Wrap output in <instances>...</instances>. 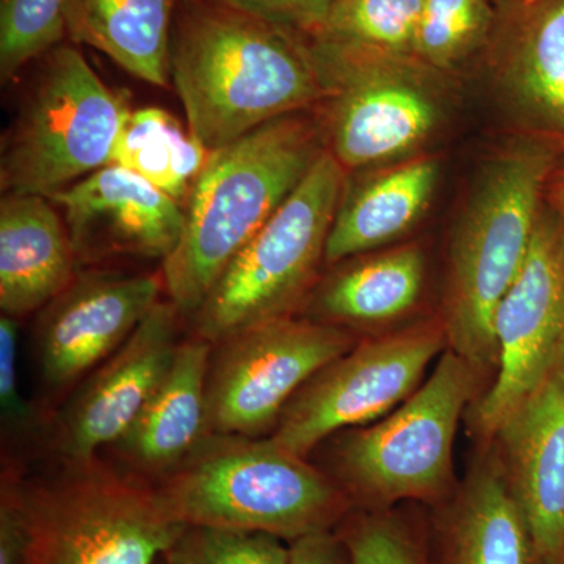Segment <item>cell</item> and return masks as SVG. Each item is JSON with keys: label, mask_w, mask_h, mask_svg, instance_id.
I'll return each mask as SVG.
<instances>
[{"label": "cell", "mask_w": 564, "mask_h": 564, "mask_svg": "<svg viewBox=\"0 0 564 564\" xmlns=\"http://www.w3.org/2000/svg\"><path fill=\"white\" fill-rule=\"evenodd\" d=\"M545 204L564 218V162L549 181L545 188Z\"/></svg>", "instance_id": "cell-34"}, {"label": "cell", "mask_w": 564, "mask_h": 564, "mask_svg": "<svg viewBox=\"0 0 564 564\" xmlns=\"http://www.w3.org/2000/svg\"><path fill=\"white\" fill-rule=\"evenodd\" d=\"M182 315L159 302L128 340L51 415L44 444L55 458L85 459L128 433L159 388L180 347Z\"/></svg>", "instance_id": "cell-13"}, {"label": "cell", "mask_w": 564, "mask_h": 564, "mask_svg": "<svg viewBox=\"0 0 564 564\" xmlns=\"http://www.w3.org/2000/svg\"><path fill=\"white\" fill-rule=\"evenodd\" d=\"M447 348L441 317L359 340L295 393L270 437L307 458L334 434L392 413L421 388L430 364Z\"/></svg>", "instance_id": "cell-10"}, {"label": "cell", "mask_w": 564, "mask_h": 564, "mask_svg": "<svg viewBox=\"0 0 564 564\" xmlns=\"http://www.w3.org/2000/svg\"><path fill=\"white\" fill-rule=\"evenodd\" d=\"M326 151L347 173L422 154L447 122L456 76L413 54L311 36Z\"/></svg>", "instance_id": "cell-6"}, {"label": "cell", "mask_w": 564, "mask_h": 564, "mask_svg": "<svg viewBox=\"0 0 564 564\" xmlns=\"http://www.w3.org/2000/svg\"><path fill=\"white\" fill-rule=\"evenodd\" d=\"M564 148L510 133L486 155L464 196L448 242L441 321L448 348L478 373L497 364L494 317L524 265Z\"/></svg>", "instance_id": "cell-2"}, {"label": "cell", "mask_w": 564, "mask_h": 564, "mask_svg": "<svg viewBox=\"0 0 564 564\" xmlns=\"http://www.w3.org/2000/svg\"><path fill=\"white\" fill-rule=\"evenodd\" d=\"M210 152L169 111H132L115 147L111 163L140 174L177 203L187 199Z\"/></svg>", "instance_id": "cell-24"}, {"label": "cell", "mask_w": 564, "mask_h": 564, "mask_svg": "<svg viewBox=\"0 0 564 564\" xmlns=\"http://www.w3.org/2000/svg\"><path fill=\"white\" fill-rule=\"evenodd\" d=\"M478 375L447 348L429 380L392 413L337 433L332 478L352 503L380 510L400 500L443 499L454 481L456 430Z\"/></svg>", "instance_id": "cell-9"}, {"label": "cell", "mask_w": 564, "mask_h": 564, "mask_svg": "<svg viewBox=\"0 0 564 564\" xmlns=\"http://www.w3.org/2000/svg\"><path fill=\"white\" fill-rule=\"evenodd\" d=\"M556 370H558V372L562 373V377L564 378V352L562 359H560L558 366H556Z\"/></svg>", "instance_id": "cell-35"}, {"label": "cell", "mask_w": 564, "mask_h": 564, "mask_svg": "<svg viewBox=\"0 0 564 564\" xmlns=\"http://www.w3.org/2000/svg\"><path fill=\"white\" fill-rule=\"evenodd\" d=\"M66 0H0V77L14 79L25 66L68 36Z\"/></svg>", "instance_id": "cell-27"}, {"label": "cell", "mask_w": 564, "mask_h": 564, "mask_svg": "<svg viewBox=\"0 0 564 564\" xmlns=\"http://www.w3.org/2000/svg\"><path fill=\"white\" fill-rule=\"evenodd\" d=\"M161 564H291V543L267 533L184 525Z\"/></svg>", "instance_id": "cell-28"}, {"label": "cell", "mask_w": 564, "mask_h": 564, "mask_svg": "<svg viewBox=\"0 0 564 564\" xmlns=\"http://www.w3.org/2000/svg\"><path fill=\"white\" fill-rule=\"evenodd\" d=\"M326 150L313 110L288 115L210 152L184 209L180 243L163 261L170 302L182 317L202 307L242 251Z\"/></svg>", "instance_id": "cell-3"}, {"label": "cell", "mask_w": 564, "mask_h": 564, "mask_svg": "<svg viewBox=\"0 0 564 564\" xmlns=\"http://www.w3.org/2000/svg\"><path fill=\"white\" fill-rule=\"evenodd\" d=\"M2 147L6 193L51 198L110 165L131 109L69 44L44 57Z\"/></svg>", "instance_id": "cell-7"}, {"label": "cell", "mask_w": 564, "mask_h": 564, "mask_svg": "<svg viewBox=\"0 0 564 564\" xmlns=\"http://www.w3.org/2000/svg\"><path fill=\"white\" fill-rule=\"evenodd\" d=\"M169 68L187 129L209 152L314 110L323 95L311 36L231 0H181Z\"/></svg>", "instance_id": "cell-1"}, {"label": "cell", "mask_w": 564, "mask_h": 564, "mask_svg": "<svg viewBox=\"0 0 564 564\" xmlns=\"http://www.w3.org/2000/svg\"><path fill=\"white\" fill-rule=\"evenodd\" d=\"M79 261L65 218L46 196L7 193L0 202V310L40 313L76 280Z\"/></svg>", "instance_id": "cell-20"}, {"label": "cell", "mask_w": 564, "mask_h": 564, "mask_svg": "<svg viewBox=\"0 0 564 564\" xmlns=\"http://www.w3.org/2000/svg\"><path fill=\"white\" fill-rule=\"evenodd\" d=\"M491 441L532 534L538 564H564V378L554 370Z\"/></svg>", "instance_id": "cell-17"}, {"label": "cell", "mask_w": 564, "mask_h": 564, "mask_svg": "<svg viewBox=\"0 0 564 564\" xmlns=\"http://www.w3.org/2000/svg\"><path fill=\"white\" fill-rule=\"evenodd\" d=\"M159 564H161V563H159Z\"/></svg>", "instance_id": "cell-37"}, {"label": "cell", "mask_w": 564, "mask_h": 564, "mask_svg": "<svg viewBox=\"0 0 564 564\" xmlns=\"http://www.w3.org/2000/svg\"><path fill=\"white\" fill-rule=\"evenodd\" d=\"M212 344L181 340L172 366L128 433L111 447L129 473L151 481L198 447L207 429L206 381Z\"/></svg>", "instance_id": "cell-19"}, {"label": "cell", "mask_w": 564, "mask_h": 564, "mask_svg": "<svg viewBox=\"0 0 564 564\" xmlns=\"http://www.w3.org/2000/svg\"><path fill=\"white\" fill-rule=\"evenodd\" d=\"M150 484L174 524L267 533L288 543L336 530L355 507L329 475L270 436L209 433Z\"/></svg>", "instance_id": "cell-4"}, {"label": "cell", "mask_w": 564, "mask_h": 564, "mask_svg": "<svg viewBox=\"0 0 564 564\" xmlns=\"http://www.w3.org/2000/svg\"><path fill=\"white\" fill-rule=\"evenodd\" d=\"M291 564H350V556L337 530H328L293 541Z\"/></svg>", "instance_id": "cell-32"}, {"label": "cell", "mask_w": 564, "mask_h": 564, "mask_svg": "<svg viewBox=\"0 0 564 564\" xmlns=\"http://www.w3.org/2000/svg\"><path fill=\"white\" fill-rule=\"evenodd\" d=\"M477 62L510 133L564 148V0H508Z\"/></svg>", "instance_id": "cell-15"}, {"label": "cell", "mask_w": 564, "mask_h": 564, "mask_svg": "<svg viewBox=\"0 0 564 564\" xmlns=\"http://www.w3.org/2000/svg\"><path fill=\"white\" fill-rule=\"evenodd\" d=\"M304 303L303 317L340 328L399 321L421 300L426 276L419 243L366 252L336 263Z\"/></svg>", "instance_id": "cell-21"}, {"label": "cell", "mask_w": 564, "mask_h": 564, "mask_svg": "<svg viewBox=\"0 0 564 564\" xmlns=\"http://www.w3.org/2000/svg\"><path fill=\"white\" fill-rule=\"evenodd\" d=\"M492 2L496 3L497 9H499V7L505 6V3L508 2V0H492Z\"/></svg>", "instance_id": "cell-36"}, {"label": "cell", "mask_w": 564, "mask_h": 564, "mask_svg": "<svg viewBox=\"0 0 564 564\" xmlns=\"http://www.w3.org/2000/svg\"><path fill=\"white\" fill-rule=\"evenodd\" d=\"M50 473L3 466L24 527L22 564H159L184 525L163 513L150 481L99 455L55 458Z\"/></svg>", "instance_id": "cell-5"}, {"label": "cell", "mask_w": 564, "mask_h": 564, "mask_svg": "<svg viewBox=\"0 0 564 564\" xmlns=\"http://www.w3.org/2000/svg\"><path fill=\"white\" fill-rule=\"evenodd\" d=\"M496 18L492 0H423L413 54L432 68L458 77L480 58Z\"/></svg>", "instance_id": "cell-25"}, {"label": "cell", "mask_w": 564, "mask_h": 564, "mask_svg": "<svg viewBox=\"0 0 564 564\" xmlns=\"http://www.w3.org/2000/svg\"><path fill=\"white\" fill-rule=\"evenodd\" d=\"M181 0H66L68 39L106 54L137 79L165 88Z\"/></svg>", "instance_id": "cell-23"}, {"label": "cell", "mask_w": 564, "mask_h": 564, "mask_svg": "<svg viewBox=\"0 0 564 564\" xmlns=\"http://www.w3.org/2000/svg\"><path fill=\"white\" fill-rule=\"evenodd\" d=\"M443 564H538L529 525L497 456L475 467L448 511Z\"/></svg>", "instance_id": "cell-22"}, {"label": "cell", "mask_w": 564, "mask_h": 564, "mask_svg": "<svg viewBox=\"0 0 564 564\" xmlns=\"http://www.w3.org/2000/svg\"><path fill=\"white\" fill-rule=\"evenodd\" d=\"M441 177L434 154L347 173L326 243L325 263L388 248L406 236L429 210Z\"/></svg>", "instance_id": "cell-18"}, {"label": "cell", "mask_w": 564, "mask_h": 564, "mask_svg": "<svg viewBox=\"0 0 564 564\" xmlns=\"http://www.w3.org/2000/svg\"><path fill=\"white\" fill-rule=\"evenodd\" d=\"M247 9L258 11L291 25L307 36H318L325 28L326 18L334 0H231Z\"/></svg>", "instance_id": "cell-31"}, {"label": "cell", "mask_w": 564, "mask_h": 564, "mask_svg": "<svg viewBox=\"0 0 564 564\" xmlns=\"http://www.w3.org/2000/svg\"><path fill=\"white\" fill-rule=\"evenodd\" d=\"M422 6L423 0H334L318 36L413 54Z\"/></svg>", "instance_id": "cell-26"}, {"label": "cell", "mask_w": 564, "mask_h": 564, "mask_svg": "<svg viewBox=\"0 0 564 564\" xmlns=\"http://www.w3.org/2000/svg\"><path fill=\"white\" fill-rule=\"evenodd\" d=\"M347 172L323 151L302 184L245 245L191 318L215 344L251 326L292 317L318 282Z\"/></svg>", "instance_id": "cell-8"}, {"label": "cell", "mask_w": 564, "mask_h": 564, "mask_svg": "<svg viewBox=\"0 0 564 564\" xmlns=\"http://www.w3.org/2000/svg\"><path fill=\"white\" fill-rule=\"evenodd\" d=\"M20 318L0 315V413L3 440L17 445L44 444L50 422L24 399L18 377Z\"/></svg>", "instance_id": "cell-30"}, {"label": "cell", "mask_w": 564, "mask_h": 564, "mask_svg": "<svg viewBox=\"0 0 564 564\" xmlns=\"http://www.w3.org/2000/svg\"><path fill=\"white\" fill-rule=\"evenodd\" d=\"M356 343L350 329L292 315L212 344L206 381L209 433L272 434L295 393Z\"/></svg>", "instance_id": "cell-11"}, {"label": "cell", "mask_w": 564, "mask_h": 564, "mask_svg": "<svg viewBox=\"0 0 564 564\" xmlns=\"http://www.w3.org/2000/svg\"><path fill=\"white\" fill-rule=\"evenodd\" d=\"M24 527L18 505L6 488L0 491V564H22Z\"/></svg>", "instance_id": "cell-33"}, {"label": "cell", "mask_w": 564, "mask_h": 564, "mask_svg": "<svg viewBox=\"0 0 564 564\" xmlns=\"http://www.w3.org/2000/svg\"><path fill=\"white\" fill-rule=\"evenodd\" d=\"M336 530L350 564H425L410 529L392 516L351 511Z\"/></svg>", "instance_id": "cell-29"}, {"label": "cell", "mask_w": 564, "mask_h": 564, "mask_svg": "<svg viewBox=\"0 0 564 564\" xmlns=\"http://www.w3.org/2000/svg\"><path fill=\"white\" fill-rule=\"evenodd\" d=\"M50 199L65 212L79 263L113 254L163 262L180 243L184 228L181 203L115 163Z\"/></svg>", "instance_id": "cell-16"}, {"label": "cell", "mask_w": 564, "mask_h": 564, "mask_svg": "<svg viewBox=\"0 0 564 564\" xmlns=\"http://www.w3.org/2000/svg\"><path fill=\"white\" fill-rule=\"evenodd\" d=\"M163 289L162 274L77 273L36 322V359L47 391L57 395L79 386L139 328Z\"/></svg>", "instance_id": "cell-14"}, {"label": "cell", "mask_w": 564, "mask_h": 564, "mask_svg": "<svg viewBox=\"0 0 564 564\" xmlns=\"http://www.w3.org/2000/svg\"><path fill=\"white\" fill-rule=\"evenodd\" d=\"M494 339L496 381L475 410L485 441L554 372L564 352V218L545 203L524 265L497 307Z\"/></svg>", "instance_id": "cell-12"}]
</instances>
